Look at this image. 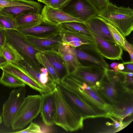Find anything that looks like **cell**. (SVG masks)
<instances>
[{"label":"cell","mask_w":133,"mask_h":133,"mask_svg":"<svg viewBox=\"0 0 133 133\" xmlns=\"http://www.w3.org/2000/svg\"><path fill=\"white\" fill-rule=\"evenodd\" d=\"M133 86L127 81V76L118 71L109 68L104 75L96 88L98 93L106 106L117 107L133 103Z\"/></svg>","instance_id":"1"},{"label":"cell","mask_w":133,"mask_h":133,"mask_svg":"<svg viewBox=\"0 0 133 133\" xmlns=\"http://www.w3.org/2000/svg\"><path fill=\"white\" fill-rule=\"evenodd\" d=\"M53 92L56 108L54 124L68 132L83 129L84 118L69 105L57 85Z\"/></svg>","instance_id":"2"},{"label":"cell","mask_w":133,"mask_h":133,"mask_svg":"<svg viewBox=\"0 0 133 133\" xmlns=\"http://www.w3.org/2000/svg\"><path fill=\"white\" fill-rule=\"evenodd\" d=\"M98 16L115 27L125 37L133 30V10L129 7H118L109 1Z\"/></svg>","instance_id":"3"},{"label":"cell","mask_w":133,"mask_h":133,"mask_svg":"<svg viewBox=\"0 0 133 133\" xmlns=\"http://www.w3.org/2000/svg\"><path fill=\"white\" fill-rule=\"evenodd\" d=\"M42 100L41 95L25 97L11 125L13 130L23 129L37 117L40 112Z\"/></svg>","instance_id":"4"},{"label":"cell","mask_w":133,"mask_h":133,"mask_svg":"<svg viewBox=\"0 0 133 133\" xmlns=\"http://www.w3.org/2000/svg\"><path fill=\"white\" fill-rule=\"evenodd\" d=\"M67 102L76 112L84 119L98 117L108 118L107 112L90 105L77 94L61 82L57 84Z\"/></svg>","instance_id":"5"},{"label":"cell","mask_w":133,"mask_h":133,"mask_svg":"<svg viewBox=\"0 0 133 133\" xmlns=\"http://www.w3.org/2000/svg\"><path fill=\"white\" fill-rule=\"evenodd\" d=\"M5 30L6 42L32 67L40 71L41 65L37 61L36 56V53L38 51L29 43L24 35L17 29Z\"/></svg>","instance_id":"6"},{"label":"cell","mask_w":133,"mask_h":133,"mask_svg":"<svg viewBox=\"0 0 133 133\" xmlns=\"http://www.w3.org/2000/svg\"><path fill=\"white\" fill-rule=\"evenodd\" d=\"M60 82L76 92L90 105L107 111L106 104L99 96L96 87H91L90 89H84L81 84L68 75Z\"/></svg>","instance_id":"7"},{"label":"cell","mask_w":133,"mask_h":133,"mask_svg":"<svg viewBox=\"0 0 133 133\" xmlns=\"http://www.w3.org/2000/svg\"><path fill=\"white\" fill-rule=\"evenodd\" d=\"M60 9L85 23L98 14L96 8L88 0H68Z\"/></svg>","instance_id":"8"},{"label":"cell","mask_w":133,"mask_h":133,"mask_svg":"<svg viewBox=\"0 0 133 133\" xmlns=\"http://www.w3.org/2000/svg\"><path fill=\"white\" fill-rule=\"evenodd\" d=\"M25 87L12 90L9 97L4 103L2 114L4 125L11 126L16 115L25 98Z\"/></svg>","instance_id":"9"},{"label":"cell","mask_w":133,"mask_h":133,"mask_svg":"<svg viewBox=\"0 0 133 133\" xmlns=\"http://www.w3.org/2000/svg\"><path fill=\"white\" fill-rule=\"evenodd\" d=\"M81 64L86 66L99 67L104 70L109 68V65L103 57L96 50L94 46L85 44L74 48Z\"/></svg>","instance_id":"10"},{"label":"cell","mask_w":133,"mask_h":133,"mask_svg":"<svg viewBox=\"0 0 133 133\" xmlns=\"http://www.w3.org/2000/svg\"><path fill=\"white\" fill-rule=\"evenodd\" d=\"M104 72V70L99 67L81 65L68 75L80 84L84 83L90 87H96Z\"/></svg>","instance_id":"11"},{"label":"cell","mask_w":133,"mask_h":133,"mask_svg":"<svg viewBox=\"0 0 133 133\" xmlns=\"http://www.w3.org/2000/svg\"><path fill=\"white\" fill-rule=\"evenodd\" d=\"M92 33L95 42V49L103 57L111 60L122 59L123 49L121 46L115 42L106 40Z\"/></svg>","instance_id":"12"},{"label":"cell","mask_w":133,"mask_h":133,"mask_svg":"<svg viewBox=\"0 0 133 133\" xmlns=\"http://www.w3.org/2000/svg\"><path fill=\"white\" fill-rule=\"evenodd\" d=\"M42 22L50 25H58L67 22L84 23L70 16L60 9L54 8L45 5L41 13Z\"/></svg>","instance_id":"13"},{"label":"cell","mask_w":133,"mask_h":133,"mask_svg":"<svg viewBox=\"0 0 133 133\" xmlns=\"http://www.w3.org/2000/svg\"><path fill=\"white\" fill-rule=\"evenodd\" d=\"M24 35L32 45L37 51L42 52L56 50L62 43L59 34L48 36Z\"/></svg>","instance_id":"14"},{"label":"cell","mask_w":133,"mask_h":133,"mask_svg":"<svg viewBox=\"0 0 133 133\" xmlns=\"http://www.w3.org/2000/svg\"><path fill=\"white\" fill-rule=\"evenodd\" d=\"M17 65L21 68L32 78L41 85L52 92L56 86L48 72L42 73L34 68L23 59Z\"/></svg>","instance_id":"15"},{"label":"cell","mask_w":133,"mask_h":133,"mask_svg":"<svg viewBox=\"0 0 133 133\" xmlns=\"http://www.w3.org/2000/svg\"><path fill=\"white\" fill-rule=\"evenodd\" d=\"M1 69L16 76L30 87L39 92L41 95L51 92L37 83L21 68L16 65L8 63Z\"/></svg>","instance_id":"16"},{"label":"cell","mask_w":133,"mask_h":133,"mask_svg":"<svg viewBox=\"0 0 133 133\" xmlns=\"http://www.w3.org/2000/svg\"><path fill=\"white\" fill-rule=\"evenodd\" d=\"M42 103L40 113L44 124L51 126L54 124L56 104L53 91L42 95Z\"/></svg>","instance_id":"17"},{"label":"cell","mask_w":133,"mask_h":133,"mask_svg":"<svg viewBox=\"0 0 133 133\" xmlns=\"http://www.w3.org/2000/svg\"><path fill=\"white\" fill-rule=\"evenodd\" d=\"M85 23L92 33L106 40L115 42L104 19L97 16L90 18Z\"/></svg>","instance_id":"18"},{"label":"cell","mask_w":133,"mask_h":133,"mask_svg":"<svg viewBox=\"0 0 133 133\" xmlns=\"http://www.w3.org/2000/svg\"><path fill=\"white\" fill-rule=\"evenodd\" d=\"M56 50L64 62L70 74L81 65L77 57L74 48L62 43Z\"/></svg>","instance_id":"19"},{"label":"cell","mask_w":133,"mask_h":133,"mask_svg":"<svg viewBox=\"0 0 133 133\" xmlns=\"http://www.w3.org/2000/svg\"><path fill=\"white\" fill-rule=\"evenodd\" d=\"M60 25H52L42 22L40 25L27 28H17V29L24 35L48 36L59 34Z\"/></svg>","instance_id":"20"},{"label":"cell","mask_w":133,"mask_h":133,"mask_svg":"<svg viewBox=\"0 0 133 133\" xmlns=\"http://www.w3.org/2000/svg\"><path fill=\"white\" fill-rule=\"evenodd\" d=\"M15 19L17 28H30L40 25L42 23L41 13L33 11L26 12L17 15Z\"/></svg>","instance_id":"21"},{"label":"cell","mask_w":133,"mask_h":133,"mask_svg":"<svg viewBox=\"0 0 133 133\" xmlns=\"http://www.w3.org/2000/svg\"><path fill=\"white\" fill-rule=\"evenodd\" d=\"M59 35L62 44H64L70 42L78 41L92 44L95 46V42L93 37L87 36L76 31L66 29L60 25Z\"/></svg>","instance_id":"22"},{"label":"cell","mask_w":133,"mask_h":133,"mask_svg":"<svg viewBox=\"0 0 133 133\" xmlns=\"http://www.w3.org/2000/svg\"><path fill=\"white\" fill-rule=\"evenodd\" d=\"M43 53L45 55L55 69L60 81L70 74L64 62L56 50Z\"/></svg>","instance_id":"23"},{"label":"cell","mask_w":133,"mask_h":133,"mask_svg":"<svg viewBox=\"0 0 133 133\" xmlns=\"http://www.w3.org/2000/svg\"><path fill=\"white\" fill-rule=\"evenodd\" d=\"M42 9V5L39 3L36 2L31 5L5 7L1 10L16 16L21 13L29 11L41 13Z\"/></svg>","instance_id":"24"},{"label":"cell","mask_w":133,"mask_h":133,"mask_svg":"<svg viewBox=\"0 0 133 133\" xmlns=\"http://www.w3.org/2000/svg\"><path fill=\"white\" fill-rule=\"evenodd\" d=\"M1 55L4 57L8 63H12L17 65L20 61L24 59L17 51L7 42Z\"/></svg>","instance_id":"25"},{"label":"cell","mask_w":133,"mask_h":133,"mask_svg":"<svg viewBox=\"0 0 133 133\" xmlns=\"http://www.w3.org/2000/svg\"><path fill=\"white\" fill-rule=\"evenodd\" d=\"M36 56L38 63L48 69L50 76L56 84H58L60 81L57 74L45 55L43 53L38 51Z\"/></svg>","instance_id":"26"},{"label":"cell","mask_w":133,"mask_h":133,"mask_svg":"<svg viewBox=\"0 0 133 133\" xmlns=\"http://www.w3.org/2000/svg\"><path fill=\"white\" fill-rule=\"evenodd\" d=\"M2 71L0 77V84L11 88L25 87L26 84L22 81L11 74Z\"/></svg>","instance_id":"27"},{"label":"cell","mask_w":133,"mask_h":133,"mask_svg":"<svg viewBox=\"0 0 133 133\" xmlns=\"http://www.w3.org/2000/svg\"><path fill=\"white\" fill-rule=\"evenodd\" d=\"M15 17L12 14L0 11V28L4 30L17 29L18 26Z\"/></svg>","instance_id":"28"},{"label":"cell","mask_w":133,"mask_h":133,"mask_svg":"<svg viewBox=\"0 0 133 133\" xmlns=\"http://www.w3.org/2000/svg\"><path fill=\"white\" fill-rule=\"evenodd\" d=\"M60 25L66 29L76 31L87 36L93 37L92 33L85 23L71 22L63 23Z\"/></svg>","instance_id":"29"},{"label":"cell","mask_w":133,"mask_h":133,"mask_svg":"<svg viewBox=\"0 0 133 133\" xmlns=\"http://www.w3.org/2000/svg\"><path fill=\"white\" fill-rule=\"evenodd\" d=\"M106 22L115 42L121 46L123 49L127 51L125 45V41L127 39L125 37L114 25L106 21Z\"/></svg>","instance_id":"30"},{"label":"cell","mask_w":133,"mask_h":133,"mask_svg":"<svg viewBox=\"0 0 133 133\" xmlns=\"http://www.w3.org/2000/svg\"><path fill=\"white\" fill-rule=\"evenodd\" d=\"M36 2L31 0H0V11L5 7L29 5Z\"/></svg>","instance_id":"31"},{"label":"cell","mask_w":133,"mask_h":133,"mask_svg":"<svg viewBox=\"0 0 133 133\" xmlns=\"http://www.w3.org/2000/svg\"><path fill=\"white\" fill-rule=\"evenodd\" d=\"M15 133H32L42 132L41 128L37 124L32 122L29 126L26 128L19 131L12 132Z\"/></svg>","instance_id":"32"},{"label":"cell","mask_w":133,"mask_h":133,"mask_svg":"<svg viewBox=\"0 0 133 133\" xmlns=\"http://www.w3.org/2000/svg\"><path fill=\"white\" fill-rule=\"evenodd\" d=\"M68 0H44V4L54 8L60 9Z\"/></svg>","instance_id":"33"},{"label":"cell","mask_w":133,"mask_h":133,"mask_svg":"<svg viewBox=\"0 0 133 133\" xmlns=\"http://www.w3.org/2000/svg\"><path fill=\"white\" fill-rule=\"evenodd\" d=\"M95 7L98 13L102 11L105 7L109 0H88Z\"/></svg>","instance_id":"34"},{"label":"cell","mask_w":133,"mask_h":133,"mask_svg":"<svg viewBox=\"0 0 133 133\" xmlns=\"http://www.w3.org/2000/svg\"><path fill=\"white\" fill-rule=\"evenodd\" d=\"M6 42V36L5 30L0 28V54Z\"/></svg>","instance_id":"35"},{"label":"cell","mask_w":133,"mask_h":133,"mask_svg":"<svg viewBox=\"0 0 133 133\" xmlns=\"http://www.w3.org/2000/svg\"><path fill=\"white\" fill-rule=\"evenodd\" d=\"M125 45L127 51L129 53L131 58V61L133 62V47L132 45L129 43L127 40L125 41Z\"/></svg>","instance_id":"36"},{"label":"cell","mask_w":133,"mask_h":133,"mask_svg":"<svg viewBox=\"0 0 133 133\" xmlns=\"http://www.w3.org/2000/svg\"><path fill=\"white\" fill-rule=\"evenodd\" d=\"M124 66V69L122 71H124L133 73V62L131 61L128 62H124L123 63Z\"/></svg>","instance_id":"37"},{"label":"cell","mask_w":133,"mask_h":133,"mask_svg":"<svg viewBox=\"0 0 133 133\" xmlns=\"http://www.w3.org/2000/svg\"><path fill=\"white\" fill-rule=\"evenodd\" d=\"M85 44H87L81 41H74L69 42L66 44H64L68 45L72 47L76 48L79 47Z\"/></svg>","instance_id":"38"},{"label":"cell","mask_w":133,"mask_h":133,"mask_svg":"<svg viewBox=\"0 0 133 133\" xmlns=\"http://www.w3.org/2000/svg\"><path fill=\"white\" fill-rule=\"evenodd\" d=\"M8 63V62L4 57L0 54V69H1L2 67L7 64Z\"/></svg>","instance_id":"39"},{"label":"cell","mask_w":133,"mask_h":133,"mask_svg":"<svg viewBox=\"0 0 133 133\" xmlns=\"http://www.w3.org/2000/svg\"><path fill=\"white\" fill-rule=\"evenodd\" d=\"M118 63L116 62H113L110 64V67L113 69L115 71H117L119 70L118 68Z\"/></svg>","instance_id":"40"},{"label":"cell","mask_w":133,"mask_h":133,"mask_svg":"<svg viewBox=\"0 0 133 133\" xmlns=\"http://www.w3.org/2000/svg\"><path fill=\"white\" fill-rule=\"evenodd\" d=\"M118 68L119 70H123L124 68V66L123 63H119L118 64Z\"/></svg>","instance_id":"41"},{"label":"cell","mask_w":133,"mask_h":133,"mask_svg":"<svg viewBox=\"0 0 133 133\" xmlns=\"http://www.w3.org/2000/svg\"><path fill=\"white\" fill-rule=\"evenodd\" d=\"M3 118L0 115V124H1L3 121Z\"/></svg>","instance_id":"42"},{"label":"cell","mask_w":133,"mask_h":133,"mask_svg":"<svg viewBox=\"0 0 133 133\" xmlns=\"http://www.w3.org/2000/svg\"><path fill=\"white\" fill-rule=\"evenodd\" d=\"M38 1L42 2L43 3H44V0H37Z\"/></svg>","instance_id":"43"}]
</instances>
